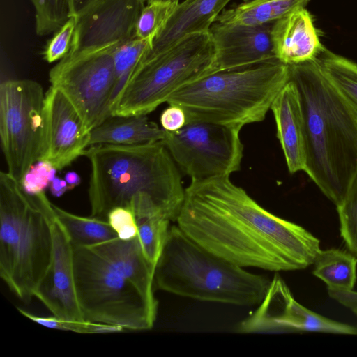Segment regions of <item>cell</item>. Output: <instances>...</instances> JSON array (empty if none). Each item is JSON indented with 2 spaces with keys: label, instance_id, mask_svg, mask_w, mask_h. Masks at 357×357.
Here are the masks:
<instances>
[{
  "label": "cell",
  "instance_id": "cell-9",
  "mask_svg": "<svg viewBox=\"0 0 357 357\" xmlns=\"http://www.w3.org/2000/svg\"><path fill=\"white\" fill-rule=\"evenodd\" d=\"M45 93L30 79H8L0 85V137L8 173L20 183L40 160Z\"/></svg>",
  "mask_w": 357,
  "mask_h": 357
},
{
  "label": "cell",
  "instance_id": "cell-10",
  "mask_svg": "<svg viewBox=\"0 0 357 357\" xmlns=\"http://www.w3.org/2000/svg\"><path fill=\"white\" fill-rule=\"evenodd\" d=\"M241 128L189 121L180 130H165L162 140L178 169L191 180L229 176L238 171L243 156Z\"/></svg>",
  "mask_w": 357,
  "mask_h": 357
},
{
  "label": "cell",
  "instance_id": "cell-2",
  "mask_svg": "<svg viewBox=\"0 0 357 357\" xmlns=\"http://www.w3.org/2000/svg\"><path fill=\"white\" fill-rule=\"evenodd\" d=\"M289 67L304 118L305 172L337 206L357 172V118L316 59Z\"/></svg>",
  "mask_w": 357,
  "mask_h": 357
},
{
  "label": "cell",
  "instance_id": "cell-11",
  "mask_svg": "<svg viewBox=\"0 0 357 357\" xmlns=\"http://www.w3.org/2000/svg\"><path fill=\"white\" fill-rule=\"evenodd\" d=\"M114 50L64 57L49 73L51 86L68 98L89 131L111 116L116 89Z\"/></svg>",
  "mask_w": 357,
  "mask_h": 357
},
{
  "label": "cell",
  "instance_id": "cell-20",
  "mask_svg": "<svg viewBox=\"0 0 357 357\" xmlns=\"http://www.w3.org/2000/svg\"><path fill=\"white\" fill-rule=\"evenodd\" d=\"M165 130L147 115L110 116L90 131L89 146L97 144L135 145L162 141Z\"/></svg>",
  "mask_w": 357,
  "mask_h": 357
},
{
  "label": "cell",
  "instance_id": "cell-16",
  "mask_svg": "<svg viewBox=\"0 0 357 357\" xmlns=\"http://www.w3.org/2000/svg\"><path fill=\"white\" fill-rule=\"evenodd\" d=\"M273 24L213 22L209 29L215 50L211 73L277 59L271 36Z\"/></svg>",
  "mask_w": 357,
  "mask_h": 357
},
{
  "label": "cell",
  "instance_id": "cell-18",
  "mask_svg": "<svg viewBox=\"0 0 357 357\" xmlns=\"http://www.w3.org/2000/svg\"><path fill=\"white\" fill-rule=\"evenodd\" d=\"M271 110L289 172H305L304 118L298 89L290 79L274 99Z\"/></svg>",
  "mask_w": 357,
  "mask_h": 357
},
{
  "label": "cell",
  "instance_id": "cell-22",
  "mask_svg": "<svg viewBox=\"0 0 357 357\" xmlns=\"http://www.w3.org/2000/svg\"><path fill=\"white\" fill-rule=\"evenodd\" d=\"M313 264L314 275L322 280L328 289L353 290L357 277V257L349 251L321 250Z\"/></svg>",
  "mask_w": 357,
  "mask_h": 357
},
{
  "label": "cell",
  "instance_id": "cell-31",
  "mask_svg": "<svg viewBox=\"0 0 357 357\" xmlns=\"http://www.w3.org/2000/svg\"><path fill=\"white\" fill-rule=\"evenodd\" d=\"M77 25V18L71 17L55 31L43 53L44 59L53 63L63 59L70 50Z\"/></svg>",
  "mask_w": 357,
  "mask_h": 357
},
{
  "label": "cell",
  "instance_id": "cell-29",
  "mask_svg": "<svg viewBox=\"0 0 357 357\" xmlns=\"http://www.w3.org/2000/svg\"><path fill=\"white\" fill-rule=\"evenodd\" d=\"M336 208L340 235L348 250L357 257V172L342 202Z\"/></svg>",
  "mask_w": 357,
  "mask_h": 357
},
{
  "label": "cell",
  "instance_id": "cell-14",
  "mask_svg": "<svg viewBox=\"0 0 357 357\" xmlns=\"http://www.w3.org/2000/svg\"><path fill=\"white\" fill-rule=\"evenodd\" d=\"M89 135L74 105L62 91L50 86L45 95L40 160L49 162L57 170L63 169L84 155Z\"/></svg>",
  "mask_w": 357,
  "mask_h": 357
},
{
  "label": "cell",
  "instance_id": "cell-32",
  "mask_svg": "<svg viewBox=\"0 0 357 357\" xmlns=\"http://www.w3.org/2000/svg\"><path fill=\"white\" fill-rule=\"evenodd\" d=\"M57 169L51 163L38 160L26 173L20 183L26 192L35 195L44 192L56 177Z\"/></svg>",
  "mask_w": 357,
  "mask_h": 357
},
{
  "label": "cell",
  "instance_id": "cell-17",
  "mask_svg": "<svg viewBox=\"0 0 357 357\" xmlns=\"http://www.w3.org/2000/svg\"><path fill=\"white\" fill-rule=\"evenodd\" d=\"M271 36L275 58L288 66L314 60L325 49L305 8L275 21Z\"/></svg>",
  "mask_w": 357,
  "mask_h": 357
},
{
  "label": "cell",
  "instance_id": "cell-34",
  "mask_svg": "<svg viewBox=\"0 0 357 357\" xmlns=\"http://www.w3.org/2000/svg\"><path fill=\"white\" fill-rule=\"evenodd\" d=\"M162 128L169 132L180 130L187 123L184 110L177 105L169 104L160 118Z\"/></svg>",
  "mask_w": 357,
  "mask_h": 357
},
{
  "label": "cell",
  "instance_id": "cell-27",
  "mask_svg": "<svg viewBox=\"0 0 357 357\" xmlns=\"http://www.w3.org/2000/svg\"><path fill=\"white\" fill-rule=\"evenodd\" d=\"M179 0H148L136 24L135 37L153 41L167 25Z\"/></svg>",
  "mask_w": 357,
  "mask_h": 357
},
{
  "label": "cell",
  "instance_id": "cell-6",
  "mask_svg": "<svg viewBox=\"0 0 357 357\" xmlns=\"http://www.w3.org/2000/svg\"><path fill=\"white\" fill-rule=\"evenodd\" d=\"M289 80V66L274 59L209 74L181 88L167 102L180 106L187 122L242 128L265 119Z\"/></svg>",
  "mask_w": 357,
  "mask_h": 357
},
{
  "label": "cell",
  "instance_id": "cell-7",
  "mask_svg": "<svg viewBox=\"0 0 357 357\" xmlns=\"http://www.w3.org/2000/svg\"><path fill=\"white\" fill-rule=\"evenodd\" d=\"M77 296L84 320L143 331L153 328L158 303L96 246L73 245Z\"/></svg>",
  "mask_w": 357,
  "mask_h": 357
},
{
  "label": "cell",
  "instance_id": "cell-26",
  "mask_svg": "<svg viewBox=\"0 0 357 357\" xmlns=\"http://www.w3.org/2000/svg\"><path fill=\"white\" fill-rule=\"evenodd\" d=\"M171 221L162 213L137 220L138 238L146 259L156 266L162 251Z\"/></svg>",
  "mask_w": 357,
  "mask_h": 357
},
{
  "label": "cell",
  "instance_id": "cell-21",
  "mask_svg": "<svg viewBox=\"0 0 357 357\" xmlns=\"http://www.w3.org/2000/svg\"><path fill=\"white\" fill-rule=\"evenodd\" d=\"M310 0H243L224 9L215 22L246 26L274 23L287 14L305 8Z\"/></svg>",
  "mask_w": 357,
  "mask_h": 357
},
{
  "label": "cell",
  "instance_id": "cell-35",
  "mask_svg": "<svg viewBox=\"0 0 357 357\" xmlns=\"http://www.w3.org/2000/svg\"><path fill=\"white\" fill-rule=\"evenodd\" d=\"M328 293L331 298L350 309L357 315V291L328 289Z\"/></svg>",
  "mask_w": 357,
  "mask_h": 357
},
{
  "label": "cell",
  "instance_id": "cell-36",
  "mask_svg": "<svg viewBox=\"0 0 357 357\" xmlns=\"http://www.w3.org/2000/svg\"><path fill=\"white\" fill-rule=\"evenodd\" d=\"M100 0H70L71 17H79Z\"/></svg>",
  "mask_w": 357,
  "mask_h": 357
},
{
  "label": "cell",
  "instance_id": "cell-30",
  "mask_svg": "<svg viewBox=\"0 0 357 357\" xmlns=\"http://www.w3.org/2000/svg\"><path fill=\"white\" fill-rule=\"evenodd\" d=\"M20 314L29 319L45 327L72 331L79 333H111L121 332L123 328L107 324L93 322L86 320H71L56 316L40 317L33 314L22 308H17Z\"/></svg>",
  "mask_w": 357,
  "mask_h": 357
},
{
  "label": "cell",
  "instance_id": "cell-33",
  "mask_svg": "<svg viewBox=\"0 0 357 357\" xmlns=\"http://www.w3.org/2000/svg\"><path fill=\"white\" fill-rule=\"evenodd\" d=\"M107 220L120 239L129 240L137 236V220L130 209L116 207L109 211Z\"/></svg>",
  "mask_w": 357,
  "mask_h": 357
},
{
  "label": "cell",
  "instance_id": "cell-13",
  "mask_svg": "<svg viewBox=\"0 0 357 357\" xmlns=\"http://www.w3.org/2000/svg\"><path fill=\"white\" fill-rule=\"evenodd\" d=\"M147 0H100L77 18L71 47L65 57L115 49L135 38L139 14Z\"/></svg>",
  "mask_w": 357,
  "mask_h": 357
},
{
  "label": "cell",
  "instance_id": "cell-38",
  "mask_svg": "<svg viewBox=\"0 0 357 357\" xmlns=\"http://www.w3.org/2000/svg\"><path fill=\"white\" fill-rule=\"evenodd\" d=\"M68 184V189L72 190L75 187L79 185L81 178L75 172H68L65 175L64 178Z\"/></svg>",
  "mask_w": 357,
  "mask_h": 357
},
{
  "label": "cell",
  "instance_id": "cell-25",
  "mask_svg": "<svg viewBox=\"0 0 357 357\" xmlns=\"http://www.w3.org/2000/svg\"><path fill=\"white\" fill-rule=\"evenodd\" d=\"M152 44V40L135 38L114 50L113 58L116 75V89L112 109L116 97L124 86L129 76L151 50Z\"/></svg>",
  "mask_w": 357,
  "mask_h": 357
},
{
  "label": "cell",
  "instance_id": "cell-12",
  "mask_svg": "<svg viewBox=\"0 0 357 357\" xmlns=\"http://www.w3.org/2000/svg\"><path fill=\"white\" fill-rule=\"evenodd\" d=\"M258 307L238 326L242 333L317 332L357 335V327L320 315L300 304L277 273Z\"/></svg>",
  "mask_w": 357,
  "mask_h": 357
},
{
  "label": "cell",
  "instance_id": "cell-37",
  "mask_svg": "<svg viewBox=\"0 0 357 357\" xmlns=\"http://www.w3.org/2000/svg\"><path fill=\"white\" fill-rule=\"evenodd\" d=\"M50 190L53 196L59 197L69 189L65 179L55 177L50 184Z\"/></svg>",
  "mask_w": 357,
  "mask_h": 357
},
{
  "label": "cell",
  "instance_id": "cell-8",
  "mask_svg": "<svg viewBox=\"0 0 357 357\" xmlns=\"http://www.w3.org/2000/svg\"><path fill=\"white\" fill-rule=\"evenodd\" d=\"M214 57L208 31L186 35L165 51L143 59L116 97L111 116L147 115L185 85L211 74Z\"/></svg>",
  "mask_w": 357,
  "mask_h": 357
},
{
  "label": "cell",
  "instance_id": "cell-39",
  "mask_svg": "<svg viewBox=\"0 0 357 357\" xmlns=\"http://www.w3.org/2000/svg\"><path fill=\"white\" fill-rule=\"evenodd\" d=\"M148 1V0H147Z\"/></svg>",
  "mask_w": 357,
  "mask_h": 357
},
{
  "label": "cell",
  "instance_id": "cell-5",
  "mask_svg": "<svg viewBox=\"0 0 357 357\" xmlns=\"http://www.w3.org/2000/svg\"><path fill=\"white\" fill-rule=\"evenodd\" d=\"M271 280L248 272L208 250L178 225L169 227L155 268L160 290L195 300L247 306L258 305Z\"/></svg>",
  "mask_w": 357,
  "mask_h": 357
},
{
  "label": "cell",
  "instance_id": "cell-23",
  "mask_svg": "<svg viewBox=\"0 0 357 357\" xmlns=\"http://www.w3.org/2000/svg\"><path fill=\"white\" fill-rule=\"evenodd\" d=\"M52 206L74 246H94L118 237L106 220L77 215L53 204Z\"/></svg>",
  "mask_w": 357,
  "mask_h": 357
},
{
  "label": "cell",
  "instance_id": "cell-3",
  "mask_svg": "<svg viewBox=\"0 0 357 357\" xmlns=\"http://www.w3.org/2000/svg\"><path fill=\"white\" fill-rule=\"evenodd\" d=\"M90 162L91 216L106 220L116 207L131 211L149 197L171 222L185 198L178 167L162 141L135 145L97 144L84 153Z\"/></svg>",
  "mask_w": 357,
  "mask_h": 357
},
{
  "label": "cell",
  "instance_id": "cell-1",
  "mask_svg": "<svg viewBox=\"0 0 357 357\" xmlns=\"http://www.w3.org/2000/svg\"><path fill=\"white\" fill-rule=\"evenodd\" d=\"M176 222L197 243L242 268L304 269L321 250L312 234L266 211L229 176L191 180Z\"/></svg>",
  "mask_w": 357,
  "mask_h": 357
},
{
  "label": "cell",
  "instance_id": "cell-4",
  "mask_svg": "<svg viewBox=\"0 0 357 357\" xmlns=\"http://www.w3.org/2000/svg\"><path fill=\"white\" fill-rule=\"evenodd\" d=\"M52 203L44 192H26L0 173V276L21 301L29 302L52 260Z\"/></svg>",
  "mask_w": 357,
  "mask_h": 357
},
{
  "label": "cell",
  "instance_id": "cell-28",
  "mask_svg": "<svg viewBox=\"0 0 357 357\" xmlns=\"http://www.w3.org/2000/svg\"><path fill=\"white\" fill-rule=\"evenodd\" d=\"M35 10L36 32L46 36L56 31L71 17L70 0H31Z\"/></svg>",
  "mask_w": 357,
  "mask_h": 357
},
{
  "label": "cell",
  "instance_id": "cell-24",
  "mask_svg": "<svg viewBox=\"0 0 357 357\" xmlns=\"http://www.w3.org/2000/svg\"><path fill=\"white\" fill-rule=\"evenodd\" d=\"M315 59L326 77L348 102L357 118V63L326 48Z\"/></svg>",
  "mask_w": 357,
  "mask_h": 357
},
{
  "label": "cell",
  "instance_id": "cell-15",
  "mask_svg": "<svg viewBox=\"0 0 357 357\" xmlns=\"http://www.w3.org/2000/svg\"><path fill=\"white\" fill-rule=\"evenodd\" d=\"M52 263L34 297L54 316L66 319L84 320L75 289L72 243L56 217L52 222Z\"/></svg>",
  "mask_w": 357,
  "mask_h": 357
},
{
  "label": "cell",
  "instance_id": "cell-19",
  "mask_svg": "<svg viewBox=\"0 0 357 357\" xmlns=\"http://www.w3.org/2000/svg\"><path fill=\"white\" fill-rule=\"evenodd\" d=\"M231 0H183L179 3L165 27L155 38L144 59L172 47L186 35L208 31L218 15Z\"/></svg>",
  "mask_w": 357,
  "mask_h": 357
}]
</instances>
